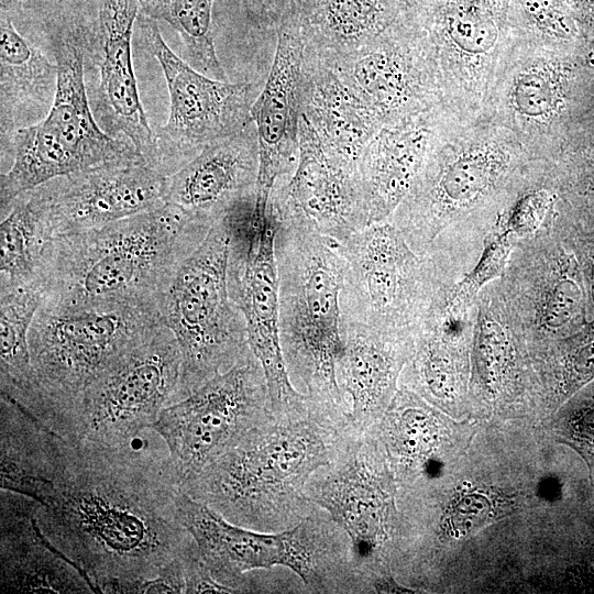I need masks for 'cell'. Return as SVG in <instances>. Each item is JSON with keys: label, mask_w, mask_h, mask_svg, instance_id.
I'll return each instance as SVG.
<instances>
[{"label": "cell", "mask_w": 594, "mask_h": 594, "mask_svg": "<svg viewBox=\"0 0 594 594\" xmlns=\"http://www.w3.org/2000/svg\"><path fill=\"white\" fill-rule=\"evenodd\" d=\"M36 506L28 496L1 490V592L96 593L88 578L42 532Z\"/></svg>", "instance_id": "d4e9b609"}, {"label": "cell", "mask_w": 594, "mask_h": 594, "mask_svg": "<svg viewBox=\"0 0 594 594\" xmlns=\"http://www.w3.org/2000/svg\"><path fill=\"white\" fill-rule=\"evenodd\" d=\"M272 415L264 370L249 348L231 369L165 407L152 428L182 485Z\"/></svg>", "instance_id": "4fadbf2b"}, {"label": "cell", "mask_w": 594, "mask_h": 594, "mask_svg": "<svg viewBox=\"0 0 594 594\" xmlns=\"http://www.w3.org/2000/svg\"><path fill=\"white\" fill-rule=\"evenodd\" d=\"M349 413L307 395L302 408L272 415L180 491L235 525L289 529L316 506L306 496L307 483L336 453L351 425Z\"/></svg>", "instance_id": "3957f363"}, {"label": "cell", "mask_w": 594, "mask_h": 594, "mask_svg": "<svg viewBox=\"0 0 594 594\" xmlns=\"http://www.w3.org/2000/svg\"><path fill=\"white\" fill-rule=\"evenodd\" d=\"M257 175L258 143L252 122L166 176L165 202L211 227L240 201L256 195Z\"/></svg>", "instance_id": "603a6c76"}, {"label": "cell", "mask_w": 594, "mask_h": 594, "mask_svg": "<svg viewBox=\"0 0 594 594\" xmlns=\"http://www.w3.org/2000/svg\"><path fill=\"white\" fill-rule=\"evenodd\" d=\"M510 38L560 48H586L569 0H510Z\"/></svg>", "instance_id": "74e56055"}, {"label": "cell", "mask_w": 594, "mask_h": 594, "mask_svg": "<svg viewBox=\"0 0 594 594\" xmlns=\"http://www.w3.org/2000/svg\"><path fill=\"white\" fill-rule=\"evenodd\" d=\"M510 0H407L400 18L420 46L444 109L458 120L483 116L512 38Z\"/></svg>", "instance_id": "30bf717a"}, {"label": "cell", "mask_w": 594, "mask_h": 594, "mask_svg": "<svg viewBox=\"0 0 594 594\" xmlns=\"http://www.w3.org/2000/svg\"><path fill=\"white\" fill-rule=\"evenodd\" d=\"M177 508L182 524L193 536L215 579L234 593L254 591L248 572L282 565V531L265 532L235 525L182 491Z\"/></svg>", "instance_id": "83f0119b"}, {"label": "cell", "mask_w": 594, "mask_h": 594, "mask_svg": "<svg viewBox=\"0 0 594 594\" xmlns=\"http://www.w3.org/2000/svg\"><path fill=\"white\" fill-rule=\"evenodd\" d=\"M0 487L44 504L52 494L67 439L16 403L0 397Z\"/></svg>", "instance_id": "4dcf8cb0"}, {"label": "cell", "mask_w": 594, "mask_h": 594, "mask_svg": "<svg viewBox=\"0 0 594 594\" xmlns=\"http://www.w3.org/2000/svg\"><path fill=\"white\" fill-rule=\"evenodd\" d=\"M442 106L383 124L359 162L369 224L387 220L410 190L448 118Z\"/></svg>", "instance_id": "cb8c5ba5"}, {"label": "cell", "mask_w": 594, "mask_h": 594, "mask_svg": "<svg viewBox=\"0 0 594 594\" xmlns=\"http://www.w3.org/2000/svg\"><path fill=\"white\" fill-rule=\"evenodd\" d=\"M139 11V0H97L94 30L99 78L89 101L100 128L129 141L158 170L156 133L143 109L132 63V35Z\"/></svg>", "instance_id": "ffe728a7"}, {"label": "cell", "mask_w": 594, "mask_h": 594, "mask_svg": "<svg viewBox=\"0 0 594 594\" xmlns=\"http://www.w3.org/2000/svg\"><path fill=\"white\" fill-rule=\"evenodd\" d=\"M162 323L160 310L152 307L40 306L29 332L35 394L25 411L59 436L78 441L79 411L91 378Z\"/></svg>", "instance_id": "8992f818"}, {"label": "cell", "mask_w": 594, "mask_h": 594, "mask_svg": "<svg viewBox=\"0 0 594 594\" xmlns=\"http://www.w3.org/2000/svg\"><path fill=\"white\" fill-rule=\"evenodd\" d=\"M407 0H317L299 24L306 47L334 61L373 42L400 20Z\"/></svg>", "instance_id": "d6a6232c"}, {"label": "cell", "mask_w": 594, "mask_h": 594, "mask_svg": "<svg viewBox=\"0 0 594 594\" xmlns=\"http://www.w3.org/2000/svg\"><path fill=\"white\" fill-rule=\"evenodd\" d=\"M166 176L144 160L53 178L35 188L50 239L84 233L165 205Z\"/></svg>", "instance_id": "ac0fdd59"}, {"label": "cell", "mask_w": 594, "mask_h": 594, "mask_svg": "<svg viewBox=\"0 0 594 594\" xmlns=\"http://www.w3.org/2000/svg\"><path fill=\"white\" fill-rule=\"evenodd\" d=\"M140 11L169 24L180 36L186 62L198 72L228 80L212 33L213 0H139Z\"/></svg>", "instance_id": "8d00e7d4"}, {"label": "cell", "mask_w": 594, "mask_h": 594, "mask_svg": "<svg viewBox=\"0 0 594 594\" xmlns=\"http://www.w3.org/2000/svg\"><path fill=\"white\" fill-rule=\"evenodd\" d=\"M82 47L80 30L56 36L58 75L52 108L37 123L15 131L1 151L2 158L11 154L10 166L0 176L1 218L20 195L53 178L109 163L144 160L129 141L109 135L96 121L86 91Z\"/></svg>", "instance_id": "52a82bcc"}, {"label": "cell", "mask_w": 594, "mask_h": 594, "mask_svg": "<svg viewBox=\"0 0 594 594\" xmlns=\"http://www.w3.org/2000/svg\"><path fill=\"white\" fill-rule=\"evenodd\" d=\"M550 160L559 212L594 231V127L574 132Z\"/></svg>", "instance_id": "d590c367"}, {"label": "cell", "mask_w": 594, "mask_h": 594, "mask_svg": "<svg viewBox=\"0 0 594 594\" xmlns=\"http://www.w3.org/2000/svg\"><path fill=\"white\" fill-rule=\"evenodd\" d=\"M40 305L36 285L0 290V391L24 410L35 394L29 332Z\"/></svg>", "instance_id": "836d02e7"}, {"label": "cell", "mask_w": 594, "mask_h": 594, "mask_svg": "<svg viewBox=\"0 0 594 594\" xmlns=\"http://www.w3.org/2000/svg\"><path fill=\"white\" fill-rule=\"evenodd\" d=\"M330 62L382 125L442 106L429 64L400 20L373 42Z\"/></svg>", "instance_id": "44dd1931"}, {"label": "cell", "mask_w": 594, "mask_h": 594, "mask_svg": "<svg viewBox=\"0 0 594 594\" xmlns=\"http://www.w3.org/2000/svg\"><path fill=\"white\" fill-rule=\"evenodd\" d=\"M300 106L324 147L358 172L361 155L382 123L337 67L307 47Z\"/></svg>", "instance_id": "4316f807"}, {"label": "cell", "mask_w": 594, "mask_h": 594, "mask_svg": "<svg viewBox=\"0 0 594 594\" xmlns=\"http://www.w3.org/2000/svg\"><path fill=\"white\" fill-rule=\"evenodd\" d=\"M472 351L473 387L481 397L512 398L522 391L530 351L495 280L476 297Z\"/></svg>", "instance_id": "f546056e"}, {"label": "cell", "mask_w": 594, "mask_h": 594, "mask_svg": "<svg viewBox=\"0 0 594 594\" xmlns=\"http://www.w3.org/2000/svg\"><path fill=\"white\" fill-rule=\"evenodd\" d=\"M228 218L230 296L245 318L249 346L264 370L271 410L287 415L302 408L307 395L292 383L280 344L276 221L268 207L265 217L241 206Z\"/></svg>", "instance_id": "e0dca14e"}, {"label": "cell", "mask_w": 594, "mask_h": 594, "mask_svg": "<svg viewBox=\"0 0 594 594\" xmlns=\"http://www.w3.org/2000/svg\"><path fill=\"white\" fill-rule=\"evenodd\" d=\"M58 67L16 30L12 15L0 16L1 151L13 133L44 119L54 102Z\"/></svg>", "instance_id": "f1b7e54d"}, {"label": "cell", "mask_w": 594, "mask_h": 594, "mask_svg": "<svg viewBox=\"0 0 594 594\" xmlns=\"http://www.w3.org/2000/svg\"><path fill=\"white\" fill-rule=\"evenodd\" d=\"M230 242L226 215L178 267L161 305L162 321L182 355L172 404L231 369L250 348L245 318L228 286Z\"/></svg>", "instance_id": "ba28073f"}, {"label": "cell", "mask_w": 594, "mask_h": 594, "mask_svg": "<svg viewBox=\"0 0 594 594\" xmlns=\"http://www.w3.org/2000/svg\"><path fill=\"white\" fill-rule=\"evenodd\" d=\"M68 440L52 494L35 518L96 593L151 579L195 540L178 516L180 481L169 451Z\"/></svg>", "instance_id": "6da1fadb"}, {"label": "cell", "mask_w": 594, "mask_h": 594, "mask_svg": "<svg viewBox=\"0 0 594 594\" xmlns=\"http://www.w3.org/2000/svg\"><path fill=\"white\" fill-rule=\"evenodd\" d=\"M554 221L579 261L586 292L587 318L592 320L594 319V231L575 226L562 216L558 208Z\"/></svg>", "instance_id": "ab89813d"}, {"label": "cell", "mask_w": 594, "mask_h": 594, "mask_svg": "<svg viewBox=\"0 0 594 594\" xmlns=\"http://www.w3.org/2000/svg\"><path fill=\"white\" fill-rule=\"evenodd\" d=\"M134 31L160 63L166 80L167 121L156 132L158 170L168 176L208 145L251 124L252 85L211 78L177 56L157 21L139 11Z\"/></svg>", "instance_id": "9a60e30c"}, {"label": "cell", "mask_w": 594, "mask_h": 594, "mask_svg": "<svg viewBox=\"0 0 594 594\" xmlns=\"http://www.w3.org/2000/svg\"><path fill=\"white\" fill-rule=\"evenodd\" d=\"M268 208L276 220L305 226L337 243L369 224L358 172L324 147L302 114L296 167L276 182Z\"/></svg>", "instance_id": "d6986e66"}, {"label": "cell", "mask_w": 594, "mask_h": 594, "mask_svg": "<svg viewBox=\"0 0 594 594\" xmlns=\"http://www.w3.org/2000/svg\"><path fill=\"white\" fill-rule=\"evenodd\" d=\"M546 161L484 117H450L388 219L418 255L458 283L480 260L499 217Z\"/></svg>", "instance_id": "7a4b0ae2"}, {"label": "cell", "mask_w": 594, "mask_h": 594, "mask_svg": "<svg viewBox=\"0 0 594 594\" xmlns=\"http://www.w3.org/2000/svg\"><path fill=\"white\" fill-rule=\"evenodd\" d=\"M337 246L345 261L342 320L389 336L415 339L455 284L418 255L389 219L367 224Z\"/></svg>", "instance_id": "9c48e42d"}, {"label": "cell", "mask_w": 594, "mask_h": 594, "mask_svg": "<svg viewBox=\"0 0 594 594\" xmlns=\"http://www.w3.org/2000/svg\"><path fill=\"white\" fill-rule=\"evenodd\" d=\"M343 355L337 367L339 386L350 404V418L359 429L373 428L395 394L409 361L415 339L380 332L342 320Z\"/></svg>", "instance_id": "484cf974"}, {"label": "cell", "mask_w": 594, "mask_h": 594, "mask_svg": "<svg viewBox=\"0 0 594 594\" xmlns=\"http://www.w3.org/2000/svg\"><path fill=\"white\" fill-rule=\"evenodd\" d=\"M556 212L516 243L503 274L495 279L530 355L588 321L581 267L556 224Z\"/></svg>", "instance_id": "2e32d148"}, {"label": "cell", "mask_w": 594, "mask_h": 594, "mask_svg": "<svg viewBox=\"0 0 594 594\" xmlns=\"http://www.w3.org/2000/svg\"><path fill=\"white\" fill-rule=\"evenodd\" d=\"M1 14L12 15L19 7V0H0Z\"/></svg>", "instance_id": "7bdbcfd3"}, {"label": "cell", "mask_w": 594, "mask_h": 594, "mask_svg": "<svg viewBox=\"0 0 594 594\" xmlns=\"http://www.w3.org/2000/svg\"><path fill=\"white\" fill-rule=\"evenodd\" d=\"M275 221L279 336L290 381L312 399L350 410L337 378L344 351L345 261L336 241L305 226Z\"/></svg>", "instance_id": "5b68a950"}, {"label": "cell", "mask_w": 594, "mask_h": 594, "mask_svg": "<svg viewBox=\"0 0 594 594\" xmlns=\"http://www.w3.org/2000/svg\"><path fill=\"white\" fill-rule=\"evenodd\" d=\"M388 464L373 429H359L351 421L330 462L306 486L307 498L348 534L363 593L392 575L388 540L396 521Z\"/></svg>", "instance_id": "7c38bea8"}, {"label": "cell", "mask_w": 594, "mask_h": 594, "mask_svg": "<svg viewBox=\"0 0 594 594\" xmlns=\"http://www.w3.org/2000/svg\"><path fill=\"white\" fill-rule=\"evenodd\" d=\"M283 532L282 566L311 593H363L353 564L351 540L331 515L315 506Z\"/></svg>", "instance_id": "1f68e13d"}, {"label": "cell", "mask_w": 594, "mask_h": 594, "mask_svg": "<svg viewBox=\"0 0 594 594\" xmlns=\"http://www.w3.org/2000/svg\"><path fill=\"white\" fill-rule=\"evenodd\" d=\"M180 367L177 340L162 323L91 378L79 411V440L120 446L152 428L173 403Z\"/></svg>", "instance_id": "5bb4252c"}, {"label": "cell", "mask_w": 594, "mask_h": 594, "mask_svg": "<svg viewBox=\"0 0 594 594\" xmlns=\"http://www.w3.org/2000/svg\"><path fill=\"white\" fill-rule=\"evenodd\" d=\"M185 593H234V591L218 582L202 560L197 543L184 559Z\"/></svg>", "instance_id": "b9f144b4"}, {"label": "cell", "mask_w": 594, "mask_h": 594, "mask_svg": "<svg viewBox=\"0 0 594 594\" xmlns=\"http://www.w3.org/2000/svg\"><path fill=\"white\" fill-rule=\"evenodd\" d=\"M211 227L165 204L95 230L53 238L37 271L40 306L160 310L178 267Z\"/></svg>", "instance_id": "277c9868"}, {"label": "cell", "mask_w": 594, "mask_h": 594, "mask_svg": "<svg viewBox=\"0 0 594 594\" xmlns=\"http://www.w3.org/2000/svg\"><path fill=\"white\" fill-rule=\"evenodd\" d=\"M51 240L33 189L20 195L1 219L0 290L37 286V271Z\"/></svg>", "instance_id": "e575fe53"}, {"label": "cell", "mask_w": 594, "mask_h": 594, "mask_svg": "<svg viewBox=\"0 0 594 594\" xmlns=\"http://www.w3.org/2000/svg\"><path fill=\"white\" fill-rule=\"evenodd\" d=\"M593 69L588 48L512 38L482 117L512 131L534 156L551 158L574 133L579 99Z\"/></svg>", "instance_id": "8fae6325"}, {"label": "cell", "mask_w": 594, "mask_h": 594, "mask_svg": "<svg viewBox=\"0 0 594 594\" xmlns=\"http://www.w3.org/2000/svg\"><path fill=\"white\" fill-rule=\"evenodd\" d=\"M531 356L552 395L574 394L594 381V319Z\"/></svg>", "instance_id": "f35d334b"}, {"label": "cell", "mask_w": 594, "mask_h": 594, "mask_svg": "<svg viewBox=\"0 0 594 594\" xmlns=\"http://www.w3.org/2000/svg\"><path fill=\"white\" fill-rule=\"evenodd\" d=\"M187 553L165 565L156 576L127 582L117 593H185L184 559Z\"/></svg>", "instance_id": "60d3db41"}, {"label": "cell", "mask_w": 594, "mask_h": 594, "mask_svg": "<svg viewBox=\"0 0 594 594\" xmlns=\"http://www.w3.org/2000/svg\"><path fill=\"white\" fill-rule=\"evenodd\" d=\"M305 47L299 24L279 26L268 77L251 108L258 143L255 211L262 217L276 182L296 167Z\"/></svg>", "instance_id": "7402d4cb"}]
</instances>
